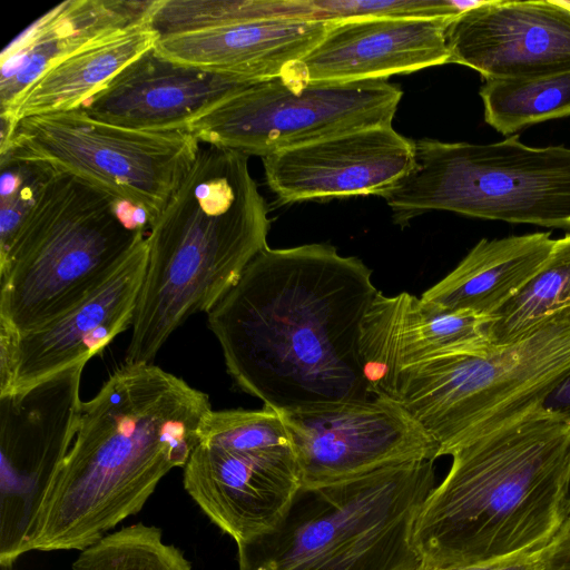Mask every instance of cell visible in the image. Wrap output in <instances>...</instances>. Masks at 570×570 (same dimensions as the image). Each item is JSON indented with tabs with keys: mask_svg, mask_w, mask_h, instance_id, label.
Returning a JSON list of instances; mask_svg holds the SVG:
<instances>
[{
	"mask_svg": "<svg viewBox=\"0 0 570 570\" xmlns=\"http://www.w3.org/2000/svg\"><path fill=\"white\" fill-rule=\"evenodd\" d=\"M209 397L151 363L117 368L81 401L72 445L30 525L26 552L83 550L138 513L185 466Z\"/></svg>",
	"mask_w": 570,
	"mask_h": 570,
	"instance_id": "cell-2",
	"label": "cell"
},
{
	"mask_svg": "<svg viewBox=\"0 0 570 570\" xmlns=\"http://www.w3.org/2000/svg\"><path fill=\"white\" fill-rule=\"evenodd\" d=\"M9 149L139 207L150 228L193 166L200 142L187 130L120 127L78 108L20 120L0 153Z\"/></svg>",
	"mask_w": 570,
	"mask_h": 570,
	"instance_id": "cell-9",
	"label": "cell"
},
{
	"mask_svg": "<svg viewBox=\"0 0 570 570\" xmlns=\"http://www.w3.org/2000/svg\"><path fill=\"white\" fill-rule=\"evenodd\" d=\"M570 6V0L566 1Z\"/></svg>",
	"mask_w": 570,
	"mask_h": 570,
	"instance_id": "cell-34",
	"label": "cell"
},
{
	"mask_svg": "<svg viewBox=\"0 0 570 570\" xmlns=\"http://www.w3.org/2000/svg\"><path fill=\"white\" fill-rule=\"evenodd\" d=\"M302 472V489L347 482L413 461H435L438 444L394 402L374 396L311 413H282Z\"/></svg>",
	"mask_w": 570,
	"mask_h": 570,
	"instance_id": "cell-13",
	"label": "cell"
},
{
	"mask_svg": "<svg viewBox=\"0 0 570 570\" xmlns=\"http://www.w3.org/2000/svg\"><path fill=\"white\" fill-rule=\"evenodd\" d=\"M570 509V489H569V497H568V502H567V510L569 511Z\"/></svg>",
	"mask_w": 570,
	"mask_h": 570,
	"instance_id": "cell-31",
	"label": "cell"
},
{
	"mask_svg": "<svg viewBox=\"0 0 570 570\" xmlns=\"http://www.w3.org/2000/svg\"><path fill=\"white\" fill-rule=\"evenodd\" d=\"M248 156L207 145L148 229L126 364L151 363L189 316L208 313L267 247L268 206Z\"/></svg>",
	"mask_w": 570,
	"mask_h": 570,
	"instance_id": "cell-4",
	"label": "cell"
},
{
	"mask_svg": "<svg viewBox=\"0 0 570 570\" xmlns=\"http://www.w3.org/2000/svg\"><path fill=\"white\" fill-rule=\"evenodd\" d=\"M1 570H12V567H0Z\"/></svg>",
	"mask_w": 570,
	"mask_h": 570,
	"instance_id": "cell-32",
	"label": "cell"
},
{
	"mask_svg": "<svg viewBox=\"0 0 570 570\" xmlns=\"http://www.w3.org/2000/svg\"><path fill=\"white\" fill-rule=\"evenodd\" d=\"M402 95L386 79L314 82L287 69L228 96L186 130L199 142L264 158L355 130L392 126Z\"/></svg>",
	"mask_w": 570,
	"mask_h": 570,
	"instance_id": "cell-10",
	"label": "cell"
},
{
	"mask_svg": "<svg viewBox=\"0 0 570 570\" xmlns=\"http://www.w3.org/2000/svg\"><path fill=\"white\" fill-rule=\"evenodd\" d=\"M379 292L360 258L330 244L267 246L207 324L243 392L281 413L318 412L373 397L361 335Z\"/></svg>",
	"mask_w": 570,
	"mask_h": 570,
	"instance_id": "cell-1",
	"label": "cell"
},
{
	"mask_svg": "<svg viewBox=\"0 0 570 570\" xmlns=\"http://www.w3.org/2000/svg\"><path fill=\"white\" fill-rule=\"evenodd\" d=\"M570 373V306L484 355H450L392 374L374 393L396 403L439 458L538 407Z\"/></svg>",
	"mask_w": 570,
	"mask_h": 570,
	"instance_id": "cell-6",
	"label": "cell"
},
{
	"mask_svg": "<svg viewBox=\"0 0 570 570\" xmlns=\"http://www.w3.org/2000/svg\"><path fill=\"white\" fill-rule=\"evenodd\" d=\"M484 120L502 135L570 116V71L524 79H488L480 88Z\"/></svg>",
	"mask_w": 570,
	"mask_h": 570,
	"instance_id": "cell-24",
	"label": "cell"
},
{
	"mask_svg": "<svg viewBox=\"0 0 570 570\" xmlns=\"http://www.w3.org/2000/svg\"><path fill=\"white\" fill-rule=\"evenodd\" d=\"M0 253L36 206L56 170L13 150L0 153Z\"/></svg>",
	"mask_w": 570,
	"mask_h": 570,
	"instance_id": "cell-27",
	"label": "cell"
},
{
	"mask_svg": "<svg viewBox=\"0 0 570 570\" xmlns=\"http://www.w3.org/2000/svg\"><path fill=\"white\" fill-rule=\"evenodd\" d=\"M83 366L0 395V567L26 553L30 525L72 445Z\"/></svg>",
	"mask_w": 570,
	"mask_h": 570,
	"instance_id": "cell-12",
	"label": "cell"
},
{
	"mask_svg": "<svg viewBox=\"0 0 570 570\" xmlns=\"http://www.w3.org/2000/svg\"><path fill=\"white\" fill-rule=\"evenodd\" d=\"M148 262L146 236L76 305L20 334L0 326V395L86 364L131 327Z\"/></svg>",
	"mask_w": 570,
	"mask_h": 570,
	"instance_id": "cell-14",
	"label": "cell"
},
{
	"mask_svg": "<svg viewBox=\"0 0 570 570\" xmlns=\"http://www.w3.org/2000/svg\"><path fill=\"white\" fill-rule=\"evenodd\" d=\"M539 406L570 422V373L546 396Z\"/></svg>",
	"mask_w": 570,
	"mask_h": 570,
	"instance_id": "cell-29",
	"label": "cell"
},
{
	"mask_svg": "<svg viewBox=\"0 0 570 570\" xmlns=\"http://www.w3.org/2000/svg\"><path fill=\"white\" fill-rule=\"evenodd\" d=\"M415 165V141L377 126L282 150L263 158L266 183L281 204L383 196Z\"/></svg>",
	"mask_w": 570,
	"mask_h": 570,
	"instance_id": "cell-16",
	"label": "cell"
},
{
	"mask_svg": "<svg viewBox=\"0 0 570 570\" xmlns=\"http://www.w3.org/2000/svg\"><path fill=\"white\" fill-rule=\"evenodd\" d=\"M153 3L154 0H68L50 9L1 52L0 112L50 66L101 37L141 21Z\"/></svg>",
	"mask_w": 570,
	"mask_h": 570,
	"instance_id": "cell-21",
	"label": "cell"
},
{
	"mask_svg": "<svg viewBox=\"0 0 570 570\" xmlns=\"http://www.w3.org/2000/svg\"><path fill=\"white\" fill-rule=\"evenodd\" d=\"M491 317L449 312L409 293L379 292L362 326L361 353L374 392L396 371L450 355H484L492 345Z\"/></svg>",
	"mask_w": 570,
	"mask_h": 570,
	"instance_id": "cell-19",
	"label": "cell"
},
{
	"mask_svg": "<svg viewBox=\"0 0 570 570\" xmlns=\"http://www.w3.org/2000/svg\"><path fill=\"white\" fill-rule=\"evenodd\" d=\"M434 461L302 489L273 531L238 544V570H416V517L435 488Z\"/></svg>",
	"mask_w": 570,
	"mask_h": 570,
	"instance_id": "cell-5",
	"label": "cell"
},
{
	"mask_svg": "<svg viewBox=\"0 0 570 570\" xmlns=\"http://www.w3.org/2000/svg\"><path fill=\"white\" fill-rule=\"evenodd\" d=\"M72 570H193L183 552L163 541L161 530L136 523L106 534L80 551Z\"/></svg>",
	"mask_w": 570,
	"mask_h": 570,
	"instance_id": "cell-26",
	"label": "cell"
},
{
	"mask_svg": "<svg viewBox=\"0 0 570 570\" xmlns=\"http://www.w3.org/2000/svg\"><path fill=\"white\" fill-rule=\"evenodd\" d=\"M332 23L276 19L159 38L156 51L175 62L259 82L308 55Z\"/></svg>",
	"mask_w": 570,
	"mask_h": 570,
	"instance_id": "cell-20",
	"label": "cell"
},
{
	"mask_svg": "<svg viewBox=\"0 0 570 570\" xmlns=\"http://www.w3.org/2000/svg\"><path fill=\"white\" fill-rule=\"evenodd\" d=\"M416 570H544V556L527 560L502 562L487 566L430 568L420 564V567Z\"/></svg>",
	"mask_w": 570,
	"mask_h": 570,
	"instance_id": "cell-30",
	"label": "cell"
},
{
	"mask_svg": "<svg viewBox=\"0 0 570 570\" xmlns=\"http://www.w3.org/2000/svg\"><path fill=\"white\" fill-rule=\"evenodd\" d=\"M252 83L255 82L175 62L159 55L154 46L80 109L97 120L120 127L186 130L212 107Z\"/></svg>",
	"mask_w": 570,
	"mask_h": 570,
	"instance_id": "cell-18",
	"label": "cell"
},
{
	"mask_svg": "<svg viewBox=\"0 0 570 570\" xmlns=\"http://www.w3.org/2000/svg\"><path fill=\"white\" fill-rule=\"evenodd\" d=\"M404 227L430 210L570 232V148L518 135L489 144L415 140L413 169L382 196Z\"/></svg>",
	"mask_w": 570,
	"mask_h": 570,
	"instance_id": "cell-8",
	"label": "cell"
},
{
	"mask_svg": "<svg viewBox=\"0 0 570 570\" xmlns=\"http://www.w3.org/2000/svg\"><path fill=\"white\" fill-rule=\"evenodd\" d=\"M413 543L430 568L543 557L567 518L570 422L540 406L451 453Z\"/></svg>",
	"mask_w": 570,
	"mask_h": 570,
	"instance_id": "cell-3",
	"label": "cell"
},
{
	"mask_svg": "<svg viewBox=\"0 0 570 570\" xmlns=\"http://www.w3.org/2000/svg\"><path fill=\"white\" fill-rule=\"evenodd\" d=\"M544 570H570V509L561 530L544 554Z\"/></svg>",
	"mask_w": 570,
	"mask_h": 570,
	"instance_id": "cell-28",
	"label": "cell"
},
{
	"mask_svg": "<svg viewBox=\"0 0 570 570\" xmlns=\"http://www.w3.org/2000/svg\"><path fill=\"white\" fill-rule=\"evenodd\" d=\"M451 63L488 79L570 71V6L564 0L484 1L446 27Z\"/></svg>",
	"mask_w": 570,
	"mask_h": 570,
	"instance_id": "cell-15",
	"label": "cell"
},
{
	"mask_svg": "<svg viewBox=\"0 0 570 570\" xmlns=\"http://www.w3.org/2000/svg\"><path fill=\"white\" fill-rule=\"evenodd\" d=\"M554 240L549 232L483 238L421 298L449 312L491 317L538 273Z\"/></svg>",
	"mask_w": 570,
	"mask_h": 570,
	"instance_id": "cell-23",
	"label": "cell"
},
{
	"mask_svg": "<svg viewBox=\"0 0 570 570\" xmlns=\"http://www.w3.org/2000/svg\"><path fill=\"white\" fill-rule=\"evenodd\" d=\"M145 236L124 223L116 199L56 171L0 253V326L20 334L60 315L105 282Z\"/></svg>",
	"mask_w": 570,
	"mask_h": 570,
	"instance_id": "cell-7",
	"label": "cell"
},
{
	"mask_svg": "<svg viewBox=\"0 0 570 570\" xmlns=\"http://www.w3.org/2000/svg\"><path fill=\"white\" fill-rule=\"evenodd\" d=\"M451 20L361 17L334 22L321 42L288 69L309 81L344 83L451 63L445 36Z\"/></svg>",
	"mask_w": 570,
	"mask_h": 570,
	"instance_id": "cell-17",
	"label": "cell"
},
{
	"mask_svg": "<svg viewBox=\"0 0 570 570\" xmlns=\"http://www.w3.org/2000/svg\"><path fill=\"white\" fill-rule=\"evenodd\" d=\"M158 39L148 13L141 21L101 37L50 66L0 112V149L9 144L20 120L80 108Z\"/></svg>",
	"mask_w": 570,
	"mask_h": 570,
	"instance_id": "cell-22",
	"label": "cell"
},
{
	"mask_svg": "<svg viewBox=\"0 0 570 570\" xmlns=\"http://www.w3.org/2000/svg\"><path fill=\"white\" fill-rule=\"evenodd\" d=\"M183 483L238 546L278 527L302 490V472L287 430L245 420L200 435Z\"/></svg>",
	"mask_w": 570,
	"mask_h": 570,
	"instance_id": "cell-11",
	"label": "cell"
},
{
	"mask_svg": "<svg viewBox=\"0 0 570 570\" xmlns=\"http://www.w3.org/2000/svg\"><path fill=\"white\" fill-rule=\"evenodd\" d=\"M245 19H246V0H245ZM246 22H247V20H246Z\"/></svg>",
	"mask_w": 570,
	"mask_h": 570,
	"instance_id": "cell-33",
	"label": "cell"
},
{
	"mask_svg": "<svg viewBox=\"0 0 570 570\" xmlns=\"http://www.w3.org/2000/svg\"><path fill=\"white\" fill-rule=\"evenodd\" d=\"M570 306V232L554 240L538 273L491 316L489 337L494 346L514 343L548 315Z\"/></svg>",
	"mask_w": 570,
	"mask_h": 570,
	"instance_id": "cell-25",
	"label": "cell"
}]
</instances>
